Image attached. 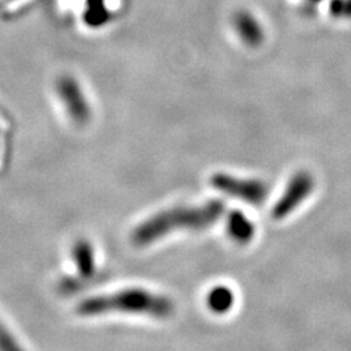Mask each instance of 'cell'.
Returning a JSON list of instances; mask_svg holds the SVG:
<instances>
[{
	"mask_svg": "<svg viewBox=\"0 0 351 351\" xmlns=\"http://www.w3.org/2000/svg\"><path fill=\"white\" fill-rule=\"evenodd\" d=\"M224 211L226 203L219 199L198 207H175L139 224L132 233V242L136 246H146L176 230H202L215 224Z\"/></svg>",
	"mask_w": 351,
	"mask_h": 351,
	"instance_id": "obj_1",
	"label": "cell"
},
{
	"mask_svg": "<svg viewBox=\"0 0 351 351\" xmlns=\"http://www.w3.org/2000/svg\"><path fill=\"white\" fill-rule=\"evenodd\" d=\"M113 313L168 317L175 313V304L168 297L143 289H126L113 294L88 298L77 306V314L81 316Z\"/></svg>",
	"mask_w": 351,
	"mask_h": 351,
	"instance_id": "obj_2",
	"label": "cell"
},
{
	"mask_svg": "<svg viewBox=\"0 0 351 351\" xmlns=\"http://www.w3.org/2000/svg\"><path fill=\"white\" fill-rule=\"evenodd\" d=\"M213 188L234 197L237 199L250 203V204H262L269 193V189L259 180L239 178L228 173H216L211 177Z\"/></svg>",
	"mask_w": 351,
	"mask_h": 351,
	"instance_id": "obj_3",
	"label": "cell"
},
{
	"mask_svg": "<svg viewBox=\"0 0 351 351\" xmlns=\"http://www.w3.org/2000/svg\"><path fill=\"white\" fill-rule=\"evenodd\" d=\"M56 91L64 108L77 125H85L91 119V107L81 85L72 75H63L58 80Z\"/></svg>",
	"mask_w": 351,
	"mask_h": 351,
	"instance_id": "obj_4",
	"label": "cell"
},
{
	"mask_svg": "<svg viewBox=\"0 0 351 351\" xmlns=\"http://www.w3.org/2000/svg\"><path fill=\"white\" fill-rule=\"evenodd\" d=\"M314 177L308 172H298L290 180L281 198L274 206L271 215L275 220H282L288 217L302 202L304 201L314 190Z\"/></svg>",
	"mask_w": 351,
	"mask_h": 351,
	"instance_id": "obj_5",
	"label": "cell"
},
{
	"mask_svg": "<svg viewBox=\"0 0 351 351\" xmlns=\"http://www.w3.org/2000/svg\"><path fill=\"white\" fill-rule=\"evenodd\" d=\"M234 30L241 38V40L251 46L256 47L264 40L263 26L261 21L247 11H242L234 16Z\"/></svg>",
	"mask_w": 351,
	"mask_h": 351,
	"instance_id": "obj_6",
	"label": "cell"
},
{
	"mask_svg": "<svg viewBox=\"0 0 351 351\" xmlns=\"http://www.w3.org/2000/svg\"><path fill=\"white\" fill-rule=\"evenodd\" d=\"M228 233L239 243H247L254 239L255 226L239 210L232 211L228 217Z\"/></svg>",
	"mask_w": 351,
	"mask_h": 351,
	"instance_id": "obj_7",
	"label": "cell"
},
{
	"mask_svg": "<svg viewBox=\"0 0 351 351\" xmlns=\"http://www.w3.org/2000/svg\"><path fill=\"white\" fill-rule=\"evenodd\" d=\"M77 269L82 277H91L95 272V254L91 243L88 241H80L75 243L73 249Z\"/></svg>",
	"mask_w": 351,
	"mask_h": 351,
	"instance_id": "obj_8",
	"label": "cell"
},
{
	"mask_svg": "<svg viewBox=\"0 0 351 351\" xmlns=\"http://www.w3.org/2000/svg\"><path fill=\"white\" fill-rule=\"evenodd\" d=\"M207 304L213 313L226 314L234 304V294L226 287H216L210 291L207 297Z\"/></svg>",
	"mask_w": 351,
	"mask_h": 351,
	"instance_id": "obj_9",
	"label": "cell"
},
{
	"mask_svg": "<svg viewBox=\"0 0 351 351\" xmlns=\"http://www.w3.org/2000/svg\"><path fill=\"white\" fill-rule=\"evenodd\" d=\"M111 19V12L107 8L106 0H88L84 20L91 27L106 25Z\"/></svg>",
	"mask_w": 351,
	"mask_h": 351,
	"instance_id": "obj_10",
	"label": "cell"
},
{
	"mask_svg": "<svg viewBox=\"0 0 351 351\" xmlns=\"http://www.w3.org/2000/svg\"><path fill=\"white\" fill-rule=\"evenodd\" d=\"M16 348H19V345L16 343L14 336L0 319V349H16Z\"/></svg>",
	"mask_w": 351,
	"mask_h": 351,
	"instance_id": "obj_11",
	"label": "cell"
},
{
	"mask_svg": "<svg viewBox=\"0 0 351 351\" xmlns=\"http://www.w3.org/2000/svg\"><path fill=\"white\" fill-rule=\"evenodd\" d=\"M308 1H311V3H320L322 0H308Z\"/></svg>",
	"mask_w": 351,
	"mask_h": 351,
	"instance_id": "obj_12",
	"label": "cell"
}]
</instances>
